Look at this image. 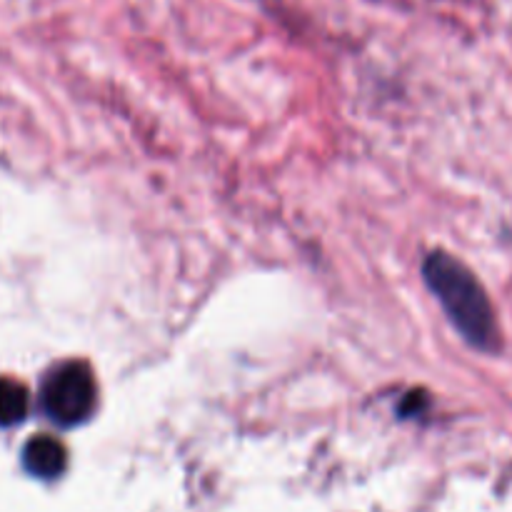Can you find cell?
Segmentation results:
<instances>
[{"label":"cell","mask_w":512,"mask_h":512,"mask_svg":"<svg viewBox=\"0 0 512 512\" xmlns=\"http://www.w3.org/2000/svg\"><path fill=\"white\" fill-rule=\"evenodd\" d=\"M423 278L455 328L470 345L480 350H498L500 330L488 293L473 270L453 255L435 250L425 258Z\"/></svg>","instance_id":"1"},{"label":"cell","mask_w":512,"mask_h":512,"mask_svg":"<svg viewBox=\"0 0 512 512\" xmlns=\"http://www.w3.org/2000/svg\"><path fill=\"white\" fill-rule=\"evenodd\" d=\"M98 405V385L93 370L83 360H68L45 375L40 385V408L45 418L60 428H75L93 415Z\"/></svg>","instance_id":"2"},{"label":"cell","mask_w":512,"mask_h":512,"mask_svg":"<svg viewBox=\"0 0 512 512\" xmlns=\"http://www.w3.org/2000/svg\"><path fill=\"white\" fill-rule=\"evenodd\" d=\"M68 465V453L63 443L50 435H35L23 448V468L38 480H55Z\"/></svg>","instance_id":"3"},{"label":"cell","mask_w":512,"mask_h":512,"mask_svg":"<svg viewBox=\"0 0 512 512\" xmlns=\"http://www.w3.org/2000/svg\"><path fill=\"white\" fill-rule=\"evenodd\" d=\"M28 388L15 378H0V428H13L28 415Z\"/></svg>","instance_id":"4"}]
</instances>
